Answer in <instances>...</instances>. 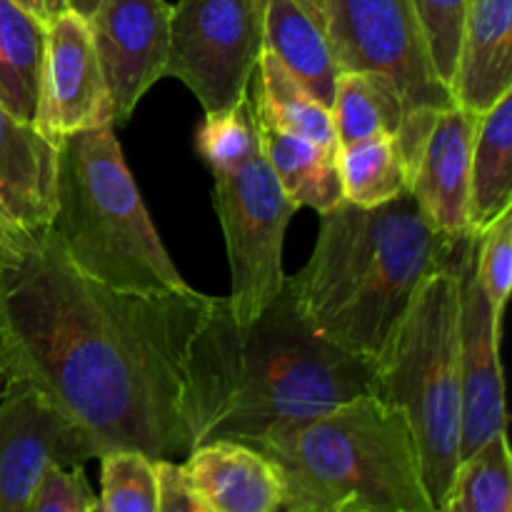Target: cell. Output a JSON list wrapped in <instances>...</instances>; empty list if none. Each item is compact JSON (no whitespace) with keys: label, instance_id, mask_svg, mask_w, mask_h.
<instances>
[{"label":"cell","instance_id":"obj_1","mask_svg":"<svg viewBox=\"0 0 512 512\" xmlns=\"http://www.w3.org/2000/svg\"><path fill=\"white\" fill-rule=\"evenodd\" d=\"M208 295H140L80 273L53 228L0 260V363L50 400L95 458L188 455L183 353Z\"/></svg>","mask_w":512,"mask_h":512},{"label":"cell","instance_id":"obj_2","mask_svg":"<svg viewBox=\"0 0 512 512\" xmlns=\"http://www.w3.org/2000/svg\"><path fill=\"white\" fill-rule=\"evenodd\" d=\"M378 393V370L320 338L285 285L253 320L208 295L183 353V423L190 448L255 445L280 425Z\"/></svg>","mask_w":512,"mask_h":512},{"label":"cell","instance_id":"obj_3","mask_svg":"<svg viewBox=\"0 0 512 512\" xmlns=\"http://www.w3.org/2000/svg\"><path fill=\"white\" fill-rule=\"evenodd\" d=\"M458 240L410 190L373 208L343 200L320 213L313 253L285 285L320 338L378 370L418 288L448 268Z\"/></svg>","mask_w":512,"mask_h":512},{"label":"cell","instance_id":"obj_4","mask_svg":"<svg viewBox=\"0 0 512 512\" xmlns=\"http://www.w3.org/2000/svg\"><path fill=\"white\" fill-rule=\"evenodd\" d=\"M253 448L310 512H435L408 418L378 393L280 425Z\"/></svg>","mask_w":512,"mask_h":512},{"label":"cell","instance_id":"obj_5","mask_svg":"<svg viewBox=\"0 0 512 512\" xmlns=\"http://www.w3.org/2000/svg\"><path fill=\"white\" fill-rule=\"evenodd\" d=\"M55 238L88 278L140 295H193L150 220L113 125L58 145Z\"/></svg>","mask_w":512,"mask_h":512},{"label":"cell","instance_id":"obj_6","mask_svg":"<svg viewBox=\"0 0 512 512\" xmlns=\"http://www.w3.org/2000/svg\"><path fill=\"white\" fill-rule=\"evenodd\" d=\"M455 255L448 268L423 280L378 368L380 395L403 410L413 430L423 483L435 510L443 505L460 465Z\"/></svg>","mask_w":512,"mask_h":512},{"label":"cell","instance_id":"obj_7","mask_svg":"<svg viewBox=\"0 0 512 512\" xmlns=\"http://www.w3.org/2000/svg\"><path fill=\"white\" fill-rule=\"evenodd\" d=\"M323 20L338 73H373L400 95L398 133L405 165H413L435 118L455 100L440 80L423 25L410 0H323Z\"/></svg>","mask_w":512,"mask_h":512},{"label":"cell","instance_id":"obj_8","mask_svg":"<svg viewBox=\"0 0 512 512\" xmlns=\"http://www.w3.org/2000/svg\"><path fill=\"white\" fill-rule=\"evenodd\" d=\"M213 205L230 265L228 308L253 320L285 288L283 243L298 205L283 193L265 155L230 175H215Z\"/></svg>","mask_w":512,"mask_h":512},{"label":"cell","instance_id":"obj_9","mask_svg":"<svg viewBox=\"0 0 512 512\" xmlns=\"http://www.w3.org/2000/svg\"><path fill=\"white\" fill-rule=\"evenodd\" d=\"M265 0H178L170 8L165 75L188 85L205 113L248 95L263 53Z\"/></svg>","mask_w":512,"mask_h":512},{"label":"cell","instance_id":"obj_10","mask_svg":"<svg viewBox=\"0 0 512 512\" xmlns=\"http://www.w3.org/2000/svg\"><path fill=\"white\" fill-rule=\"evenodd\" d=\"M478 235L460 238L458 278V368H460V460L508 433L505 383L500 368V328L475 275Z\"/></svg>","mask_w":512,"mask_h":512},{"label":"cell","instance_id":"obj_11","mask_svg":"<svg viewBox=\"0 0 512 512\" xmlns=\"http://www.w3.org/2000/svg\"><path fill=\"white\" fill-rule=\"evenodd\" d=\"M83 435L20 380L0 393V512H28L40 480L55 465L73 468L93 460Z\"/></svg>","mask_w":512,"mask_h":512},{"label":"cell","instance_id":"obj_12","mask_svg":"<svg viewBox=\"0 0 512 512\" xmlns=\"http://www.w3.org/2000/svg\"><path fill=\"white\" fill-rule=\"evenodd\" d=\"M35 130L60 145L68 135L113 125V105L100 73L88 20L68 10L45 28Z\"/></svg>","mask_w":512,"mask_h":512},{"label":"cell","instance_id":"obj_13","mask_svg":"<svg viewBox=\"0 0 512 512\" xmlns=\"http://www.w3.org/2000/svg\"><path fill=\"white\" fill-rule=\"evenodd\" d=\"M115 125H125L140 98L165 75L170 5L165 0H103L88 20Z\"/></svg>","mask_w":512,"mask_h":512},{"label":"cell","instance_id":"obj_14","mask_svg":"<svg viewBox=\"0 0 512 512\" xmlns=\"http://www.w3.org/2000/svg\"><path fill=\"white\" fill-rule=\"evenodd\" d=\"M475 123L478 115L458 105L443 110L410 165L408 190L420 210L450 238L470 233L468 193Z\"/></svg>","mask_w":512,"mask_h":512},{"label":"cell","instance_id":"obj_15","mask_svg":"<svg viewBox=\"0 0 512 512\" xmlns=\"http://www.w3.org/2000/svg\"><path fill=\"white\" fill-rule=\"evenodd\" d=\"M185 485L210 512H275L285 500L280 470L258 448L210 440L180 463Z\"/></svg>","mask_w":512,"mask_h":512},{"label":"cell","instance_id":"obj_16","mask_svg":"<svg viewBox=\"0 0 512 512\" xmlns=\"http://www.w3.org/2000/svg\"><path fill=\"white\" fill-rule=\"evenodd\" d=\"M512 90V0H468L450 95L480 115Z\"/></svg>","mask_w":512,"mask_h":512},{"label":"cell","instance_id":"obj_17","mask_svg":"<svg viewBox=\"0 0 512 512\" xmlns=\"http://www.w3.org/2000/svg\"><path fill=\"white\" fill-rule=\"evenodd\" d=\"M58 145L0 105V205L23 233L48 230L55 215Z\"/></svg>","mask_w":512,"mask_h":512},{"label":"cell","instance_id":"obj_18","mask_svg":"<svg viewBox=\"0 0 512 512\" xmlns=\"http://www.w3.org/2000/svg\"><path fill=\"white\" fill-rule=\"evenodd\" d=\"M263 50L325 108L333 105L338 65L325 33L323 10L303 0H265Z\"/></svg>","mask_w":512,"mask_h":512},{"label":"cell","instance_id":"obj_19","mask_svg":"<svg viewBox=\"0 0 512 512\" xmlns=\"http://www.w3.org/2000/svg\"><path fill=\"white\" fill-rule=\"evenodd\" d=\"M512 205V90L478 115L470 160L468 225L483 233Z\"/></svg>","mask_w":512,"mask_h":512},{"label":"cell","instance_id":"obj_20","mask_svg":"<svg viewBox=\"0 0 512 512\" xmlns=\"http://www.w3.org/2000/svg\"><path fill=\"white\" fill-rule=\"evenodd\" d=\"M258 125L265 160L278 178L283 193L298 208H313L318 213H325L343 203L338 150L325 148V145L300 138V135L283 133L270 125Z\"/></svg>","mask_w":512,"mask_h":512},{"label":"cell","instance_id":"obj_21","mask_svg":"<svg viewBox=\"0 0 512 512\" xmlns=\"http://www.w3.org/2000/svg\"><path fill=\"white\" fill-rule=\"evenodd\" d=\"M253 105L258 123L338 150L330 108L318 103L268 50L260 53L253 73Z\"/></svg>","mask_w":512,"mask_h":512},{"label":"cell","instance_id":"obj_22","mask_svg":"<svg viewBox=\"0 0 512 512\" xmlns=\"http://www.w3.org/2000/svg\"><path fill=\"white\" fill-rule=\"evenodd\" d=\"M45 25L13 0H0V105L23 123L38 108Z\"/></svg>","mask_w":512,"mask_h":512},{"label":"cell","instance_id":"obj_23","mask_svg":"<svg viewBox=\"0 0 512 512\" xmlns=\"http://www.w3.org/2000/svg\"><path fill=\"white\" fill-rule=\"evenodd\" d=\"M338 148L370 138H398L405 110L400 95L385 78L373 73H340L335 80L333 105Z\"/></svg>","mask_w":512,"mask_h":512},{"label":"cell","instance_id":"obj_24","mask_svg":"<svg viewBox=\"0 0 512 512\" xmlns=\"http://www.w3.org/2000/svg\"><path fill=\"white\" fill-rule=\"evenodd\" d=\"M343 198L373 208L408 190V165L395 138H370L338 148Z\"/></svg>","mask_w":512,"mask_h":512},{"label":"cell","instance_id":"obj_25","mask_svg":"<svg viewBox=\"0 0 512 512\" xmlns=\"http://www.w3.org/2000/svg\"><path fill=\"white\" fill-rule=\"evenodd\" d=\"M435 512H512V455L508 433L460 460L453 485Z\"/></svg>","mask_w":512,"mask_h":512},{"label":"cell","instance_id":"obj_26","mask_svg":"<svg viewBox=\"0 0 512 512\" xmlns=\"http://www.w3.org/2000/svg\"><path fill=\"white\" fill-rule=\"evenodd\" d=\"M200 158L208 163L213 175H230L245 168L263 155L260 143V125L255 118L253 95H245L238 105L220 113H205L198 128Z\"/></svg>","mask_w":512,"mask_h":512},{"label":"cell","instance_id":"obj_27","mask_svg":"<svg viewBox=\"0 0 512 512\" xmlns=\"http://www.w3.org/2000/svg\"><path fill=\"white\" fill-rule=\"evenodd\" d=\"M100 460V512H158V460L138 450H113Z\"/></svg>","mask_w":512,"mask_h":512},{"label":"cell","instance_id":"obj_28","mask_svg":"<svg viewBox=\"0 0 512 512\" xmlns=\"http://www.w3.org/2000/svg\"><path fill=\"white\" fill-rule=\"evenodd\" d=\"M475 275L488 298L495 323L503 328L505 305H508L512 285V205L505 208L483 233H478Z\"/></svg>","mask_w":512,"mask_h":512},{"label":"cell","instance_id":"obj_29","mask_svg":"<svg viewBox=\"0 0 512 512\" xmlns=\"http://www.w3.org/2000/svg\"><path fill=\"white\" fill-rule=\"evenodd\" d=\"M410 3H413L415 15L423 25L435 70H438L440 80L450 88L468 0H410Z\"/></svg>","mask_w":512,"mask_h":512},{"label":"cell","instance_id":"obj_30","mask_svg":"<svg viewBox=\"0 0 512 512\" xmlns=\"http://www.w3.org/2000/svg\"><path fill=\"white\" fill-rule=\"evenodd\" d=\"M98 495L93 493L83 465H55L40 480L28 512H93Z\"/></svg>","mask_w":512,"mask_h":512},{"label":"cell","instance_id":"obj_31","mask_svg":"<svg viewBox=\"0 0 512 512\" xmlns=\"http://www.w3.org/2000/svg\"><path fill=\"white\" fill-rule=\"evenodd\" d=\"M158 480H160V508L158 512H210L190 493L185 485L180 463L175 460H158Z\"/></svg>","mask_w":512,"mask_h":512},{"label":"cell","instance_id":"obj_32","mask_svg":"<svg viewBox=\"0 0 512 512\" xmlns=\"http://www.w3.org/2000/svg\"><path fill=\"white\" fill-rule=\"evenodd\" d=\"M15 5L25 10L28 15H33L38 23H43L48 28L55 18H60L63 13H68V0H13Z\"/></svg>","mask_w":512,"mask_h":512},{"label":"cell","instance_id":"obj_33","mask_svg":"<svg viewBox=\"0 0 512 512\" xmlns=\"http://www.w3.org/2000/svg\"><path fill=\"white\" fill-rule=\"evenodd\" d=\"M100 3H103V0H68V8L73 10V13H78L80 18L90 20V15L98 10Z\"/></svg>","mask_w":512,"mask_h":512},{"label":"cell","instance_id":"obj_34","mask_svg":"<svg viewBox=\"0 0 512 512\" xmlns=\"http://www.w3.org/2000/svg\"><path fill=\"white\" fill-rule=\"evenodd\" d=\"M275 512H310V510H305V508H300V505H295V503H290L288 498L283 500V503H280V508L275 510Z\"/></svg>","mask_w":512,"mask_h":512},{"label":"cell","instance_id":"obj_35","mask_svg":"<svg viewBox=\"0 0 512 512\" xmlns=\"http://www.w3.org/2000/svg\"><path fill=\"white\" fill-rule=\"evenodd\" d=\"M303 3H308L310 8H318V10H323V0H303Z\"/></svg>","mask_w":512,"mask_h":512},{"label":"cell","instance_id":"obj_36","mask_svg":"<svg viewBox=\"0 0 512 512\" xmlns=\"http://www.w3.org/2000/svg\"><path fill=\"white\" fill-rule=\"evenodd\" d=\"M5 383H8V380H5V368H3V363H0V393H3Z\"/></svg>","mask_w":512,"mask_h":512},{"label":"cell","instance_id":"obj_37","mask_svg":"<svg viewBox=\"0 0 512 512\" xmlns=\"http://www.w3.org/2000/svg\"><path fill=\"white\" fill-rule=\"evenodd\" d=\"M93 512H100V510H98V508H95V510H93Z\"/></svg>","mask_w":512,"mask_h":512}]
</instances>
